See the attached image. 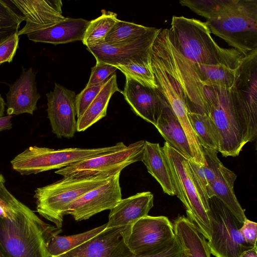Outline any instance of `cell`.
I'll return each mask as SVG.
<instances>
[{"instance_id":"7a4b0ae2","label":"cell","mask_w":257,"mask_h":257,"mask_svg":"<svg viewBox=\"0 0 257 257\" xmlns=\"http://www.w3.org/2000/svg\"><path fill=\"white\" fill-rule=\"evenodd\" d=\"M168 35L175 49L193 63L236 69L244 56L233 48L218 46L212 38L206 22L174 16Z\"/></svg>"},{"instance_id":"484cf974","label":"cell","mask_w":257,"mask_h":257,"mask_svg":"<svg viewBox=\"0 0 257 257\" xmlns=\"http://www.w3.org/2000/svg\"><path fill=\"white\" fill-rule=\"evenodd\" d=\"M187 63L199 79L206 85L230 89L234 82L236 69L223 65H206L193 63L185 58Z\"/></svg>"},{"instance_id":"52a82bcc","label":"cell","mask_w":257,"mask_h":257,"mask_svg":"<svg viewBox=\"0 0 257 257\" xmlns=\"http://www.w3.org/2000/svg\"><path fill=\"white\" fill-rule=\"evenodd\" d=\"M162 148L170 168L176 195L185 206L187 218L209 240L211 230L208 213L197 191L188 160L167 142Z\"/></svg>"},{"instance_id":"5bb4252c","label":"cell","mask_w":257,"mask_h":257,"mask_svg":"<svg viewBox=\"0 0 257 257\" xmlns=\"http://www.w3.org/2000/svg\"><path fill=\"white\" fill-rule=\"evenodd\" d=\"M120 173L113 175L104 184L80 196L68 208L66 215L80 221L105 210H110L122 199Z\"/></svg>"},{"instance_id":"f35d334b","label":"cell","mask_w":257,"mask_h":257,"mask_svg":"<svg viewBox=\"0 0 257 257\" xmlns=\"http://www.w3.org/2000/svg\"><path fill=\"white\" fill-rule=\"evenodd\" d=\"M12 115H10L0 117V132L10 130L12 127Z\"/></svg>"},{"instance_id":"83f0119b","label":"cell","mask_w":257,"mask_h":257,"mask_svg":"<svg viewBox=\"0 0 257 257\" xmlns=\"http://www.w3.org/2000/svg\"><path fill=\"white\" fill-rule=\"evenodd\" d=\"M188 117L201 147L218 152V133L209 115L188 111Z\"/></svg>"},{"instance_id":"e0dca14e","label":"cell","mask_w":257,"mask_h":257,"mask_svg":"<svg viewBox=\"0 0 257 257\" xmlns=\"http://www.w3.org/2000/svg\"><path fill=\"white\" fill-rule=\"evenodd\" d=\"M122 93L137 115L155 125L163 99L158 88L145 86L131 77L125 76Z\"/></svg>"},{"instance_id":"ab89813d","label":"cell","mask_w":257,"mask_h":257,"mask_svg":"<svg viewBox=\"0 0 257 257\" xmlns=\"http://www.w3.org/2000/svg\"><path fill=\"white\" fill-rule=\"evenodd\" d=\"M240 257H257L256 246L252 247L244 250Z\"/></svg>"},{"instance_id":"f546056e","label":"cell","mask_w":257,"mask_h":257,"mask_svg":"<svg viewBox=\"0 0 257 257\" xmlns=\"http://www.w3.org/2000/svg\"><path fill=\"white\" fill-rule=\"evenodd\" d=\"M101 15L89 21L82 41L87 47L104 42V39L113 25L117 22L115 13L102 10Z\"/></svg>"},{"instance_id":"ba28073f","label":"cell","mask_w":257,"mask_h":257,"mask_svg":"<svg viewBox=\"0 0 257 257\" xmlns=\"http://www.w3.org/2000/svg\"><path fill=\"white\" fill-rule=\"evenodd\" d=\"M230 94L246 143L251 142L257 136V49L243 58Z\"/></svg>"},{"instance_id":"5b68a950","label":"cell","mask_w":257,"mask_h":257,"mask_svg":"<svg viewBox=\"0 0 257 257\" xmlns=\"http://www.w3.org/2000/svg\"><path fill=\"white\" fill-rule=\"evenodd\" d=\"M123 142L109 147L91 149L69 148L52 149L31 146L11 162L13 169L21 175H30L60 169L85 159L125 148Z\"/></svg>"},{"instance_id":"3957f363","label":"cell","mask_w":257,"mask_h":257,"mask_svg":"<svg viewBox=\"0 0 257 257\" xmlns=\"http://www.w3.org/2000/svg\"><path fill=\"white\" fill-rule=\"evenodd\" d=\"M206 23L211 33L244 56L257 49L256 0H228L220 14Z\"/></svg>"},{"instance_id":"277c9868","label":"cell","mask_w":257,"mask_h":257,"mask_svg":"<svg viewBox=\"0 0 257 257\" xmlns=\"http://www.w3.org/2000/svg\"><path fill=\"white\" fill-rule=\"evenodd\" d=\"M111 176H71L35 191L37 211L61 228L68 207L85 193L105 183Z\"/></svg>"},{"instance_id":"1f68e13d","label":"cell","mask_w":257,"mask_h":257,"mask_svg":"<svg viewBox=\"0 0 257 257\" xmlns=\"http://www.w3.org/2000/svg\"><path fill=\"white\" fill-rule=\"evenodd\" d=\"M25 18L18 13L8 1L0 0V30H18Z\"/></svg>"},{"instance_id":"4316f807","label":"cell","mask_w":257,"mask_h":257,"mask_svg":"<svg viewBox=\"0 0 257 257\" xmlns=\"http://www.w3.org/2000/svg\"><path fill=\"white\" fill-rule=\"evenodd\" d=\"M159 29L118 20L104 39L106 44L123 45L134 42Z\"/></svg>"},{"instance_id":"9a60e30c","label":"cell","mask_w":257,"mask_h":257,"mask_svg":"<svg viewBox=\"0 0 257 257\" xmlns=\"http://www.w3.org/2000/svg\"><path fill=\"white\" fill-rule=\"evenodd\" d=\"M76 95L74 91L57 83L46 94L48 118L53 133L59 139L73 138L77 131Z\"/></svg>"},{"instance_id":"cb8c5ba5","label":"cell","mask_w":257,"mask_h":257,"mask_svg":"<svg viewBox=\"0 0 257 257\" xmlns=\"http://www.w3.org/2000/svg\"><path fill=\"white\" fill-rule=\"evenodd\" d=\"M173 225L186 257H211L207 241L187 217L179 216Z\"/></svg>"},{"instance_id":"7bdbcfd3","label":"cell","mask_w":257,"mask_h":257,"mask_svg":"<svg viewBox=\"0 0 257 257\" xmlns=\"http://www.w3.org/2000/svg\"><path fill=\"white\" fill-rule=\"evenodd\" d=\"M5 182V179L3 176L0 174V186L2 183H4Z\"/></svg>"},{"instance_id":"74e56055","label":"cell","mask_w":257,"mask_h":257,"mask_svg":"<svg viewBox=\"0 0 257 257\" xmlns=\"http://www.w3.org/2000/svg\"><path fill=\"white\" fill-rule=\"evenodd\" d=\"M13 213V209L11 204L0 196V219H10Z\"/></svg>"},{"instance_id":"e575fe53","label":"cell","mask_w":257,"mask_h":257,"mask_svg":"<svg viewBox=\"0 0 257 257\" xmlns=\"http://www.w3.org/2000/svg\"><path fill=\"white\" fill-rule=\"evenodd\" d=\"M117 69L113 65L101 62H96L91 68L89 81L85 87H90L106 81Z\"/></svg>"},{"instance_id":"f1b7e54d","label":"cell","mask_w":257,"mask_h":257,"mask_svg":"<svg viewBox=\"0 0 257 257\" xmlns=\"http://www.w3.org/2000/svg\"><path fill=\"white\" fill-rule=\"evenodd\" d=\"M106 228V223L88 231L76 234L54 235L48 244L50 257H57L81 244L95 236Z\"/></svg>"},{"instance_id":"4fadbf2b","label":"cell","mask_w":257,"mask_h":257,"mask_svg":"<svg viewBox=\"0 0 257 257\" xmlns=\"http://www.w3.org/2000/svg\"><path fill=\"white\" fill-rule=\"evenodd\" d=\"M131 225L106 228L76 247L57 257H135L126 239Z\"/></svg>"},{"instance_id":"8992f818","label":"cell","mask_w":257,"mask_h":257,"mask_svg":"<svg viewBox=\"0 0 257 257\" xmlns=\"http://www.w3.org/2000/svg\"><path fill=\"white\" fill-rule=\"evenodd\" d=\"M205 87L208 115L218 135V152L223 157H236L246 143L230 89L206 85Z\"/></svg>"},{"instance_id":"ac0fdd59","label":"cell","mask_w":257,"mask_h":257,"mask_svg":"<svg viewBox=\"0 0 257 257\" xmlns=\"http://www.w3.org/2000/svg\"><path fill=\"white\" fill-rule=\"evenodd\" d=\"M35 73L32 68L24 71L10 87L7 94V112L8 115L24 113L33 114L37 108L41 95L38 92Z\"/></svg>"},{"instance_id":"8fae6325","label":"cell","mask_w":257,"mask_h":257,"mask_svg":"<svg viewBox=\"0 0 257 257\" xmlns=\"http://www.w3.org/2000/svg\"><path fill=\"white\" fill-rule=\"evenodd\" d=\"M162 29L134 42L119 45H109L103 42L87 47L96 62L114 66L135 64L151 65L152 47Z\"/></svg>"},{"instance_id":"603a6c76","label":"cell","mask_w":257,"mask_h":257,"mask_svg":"<svg viewBox=\"0 0 257 257\" xmlns=\"http://www.w3.org/2000/svg\"><path fill=\"white\" fill-rule=\"evenodd\" d=\"M236 177L233 171L222 164L208 194L209 198L215 196L219 199L242 224L246 217L245 210L241 206L234 194L233 186Z\"/></svg>"},{"instance_id":"ffe728a7","label":"cell","mask_w":257,"mask_h":257,"mask_svg":"<svg viewBox=\"0 0 257 257\" xmlns=\"http://www.w3.org/2000/svg\"><path fill=\"white\" fill-rule=\"evenodd\" d=\"M89 21L82 19L66 18L52 26L28 34L29 40L34 42L53 45L82 41Z\"/></svg>"},{"instance_id":"836d02e7","label":"cell","mask_w":257,"mask_h":257,"mask_svg":"<svg viewBox=\"0 0 257 257\" xmlns=\"http://www.w3.org/2000/svg\"><path fill=\"white\" fill-rule=\"evenodd\" d=\"M106 81L101 84L85 87L78 94L76 95V109L77 119L84 113L90 104L99 93Z\"/></svg>"},{"instance_id":"b9f144b4","label":"cell","mask_w":257,"mask_h":257,"mask_svg":"<svg viewBox=\"0 0 257 257\" xmlns=\"http://www.w3.org/2000/svg\"><path fill=\"white\" fill-rule=\"evenodd\" d=\"M6 103L0 94V117L3 116Z\"/></svg>"},{"instance_id":"d4e9b609","label":"cell","mask_w":257,"mask_h":257,"mask_svg":"<svg viewBox=\"0 0 257 257\" xmlns=\"http://www.w3.org/2000/svg\"><path fill=\"white\" fill-rule=\"evenodd\" d=\"M118 87L116 76L112 74L106 81L99 93L90 104L82 115L77 120V131L83 132L106 116L109 101Z\"/></svg>"},{"instance_id":"6da1fadb","label":"cell","mask_w":257,"mask_h":257,"mask_svg":"<svg viewBox=\"0 0 257 257\" xmlns=\"http://www.w3.org/2000/svg\"><path fill=\"white\" fill-rule=\"evenodd\" d=\"M0 196L12 205L10 219H0V250L7 257H50L48 247L61 228L42 221L28 207L0 186Z\"/></svg>"},{"instance_id":"8d00e7d4","label":"cell","mask_w":257,"mask_h":257,"mask_svg":"<svg viewBox=\"0 0 257 257\" xmlns=\"http://www.w3.org/2000/svg\"><path fill=\"white\" fill-rule=\"evenodd\" d=\"M243 240L251 246H256L257 223L247 218L239 229Z\"/></svg>"},{"instance_id":"44dd1931","label":"cell","mask_w":257,"mask_h":257,"mask_svg":"<svg viewBox=\"0 0 257 257\" xmlns=\"http://www.w3.org/2000/svg\"><path fill=\"white\" fill-rule=\"evenodd\" d=\"M155 126L165 139V142L187 160L193 161V155L184 131L163 96L162 107Z\"/></svg>"},{"instance_id":"2e32d148","label":"cell","mask_w":257,"mask_h":257,"mask_svg":"<svg viewBox=\"0 0 257 257\" xmlns=\"http://www.w3.org/2000/svg\"><path fill=\"white\" fill-rule=\"evenodd\" d=\"M25 18L26 24L18 32L20 36L48 28L66 19L62 15L61 0H10Z\"/></svg>"},{"instance_id":"d6a6232c","label":"cell","mask_w":257,"mask_h":257,"mask_svg":"<svg viewBox=\"0 0 257 257\" xmlns=\"http://www.w3.org/2000/svg\"><path fill=\"white\" fill-rule=\"evenodd\" d=\"M135 257H186L181 244L176 237L166 244L157 249L135 255Z\"/></svg>"},{"instance_id":"7c38bea8","label":"cell","mask_w":257,"mask_h":257,"mask_svg":"<svg viewBox=\"0 0 257 257\" xmlns=\"http://www.w3.org/2000/svg\"><path fill=\"white\" fill-rule=\"evenodd\" d=\"M175 237L167 217L147 215L131 225L126 243L133 253L139 255L162 247Z\"/></svg>"},{"instance_id":"4dcf8cb0","label":"cell","mask_w":257,"mask_h":257,"mask_svg":"<svg viewBox=\"0 0 257 257\" xmlns=\"http://www.w3.org/2000/svg\"><path fill=\"white\" fill-rule=\"evenodd\" d=\"M125 76L131 77L141 84L156 89L158 88L151 65L135 64L115 66Z\"/></svg>"},{"instance_id":"30bf717a","label":"cell","mask_w":257,"mask_h":257,"mask_svg":"<svg viewBox=\"0 0 257 257\" xmlns=\"http://www.w3.org/2000/svg\"><path fill=\"white\" fill-rule=\"evenodd\" d=\"M145 144V140H140L123 149L83 160L55 173L63 177L112 176L128 165L142 161Z\"/></svg>"},{"instance_id":"9c48e42d","label":"cell","mask_w":257,"mask_h":257,"mask_svg":"<svg viewBox=\"0 0 257 257\" xmlns=\"http://www.w3.org/2000/svg\"><path fill=\"white\" fill-rule=\"evenodd\" d=\"M211 230L207 244L211 254L215 257H240L251 246L247 244L239 232L242 224L217 198L209 199L207 212Z\"/></svg>"},{"instance_id":"d590c367","label":"cell","mask_w":257,"mask_h":257,"mask_svg":"<svg viewBox=\"0 0 257 257\" xmlns=\"http://www.w3.org/2000/svg\"><path fill=\"white\" fill-rule=\"evenodd\" d=\"M16 32L0 41V65L11 62L19 46V36Z\"/></svg>"},{"instance_id":"ee69618b","label":"cell","mask_w":257,"mask_h":257,"mask_svg":"<svg viewBox=\"0 0 257 257\" xmlns=\"http://www.w3.org/2000/svg\"><path fill=\"white\" fill-rule=\"evenodd\" d=\"M0 257H7V256H6L0 250Z\"/></svg>"},{"instance_id":"7402d4cb","label":"cell","mask_w":257,"mask_h":257,"mask_svg":"<svg viewBox=\"0 0 257 257\" xmlns=\"http://www.w3.org/2000/svg\"><path fill=\"white\" fill-rule=\"evenodd\" d=\"M142 162L165 193L170 196L176 195L170 168L164 151L159 143L145 141Z\"/></svg>"},{"instance_id":"d6986e66","label":"cell","mask_w":257,"mask_h":257,"mask_svg":"<svg viewBox=\"0 0 257 257\" xmlns=\"http://www.w3.org/2000/svg\"><path fill=\"white\" fill-rule=\"evenodd\" d=\"M154 205V195L149 191L138 193L121 200L110 210L106 228L131 225L148 215Z\"/></svg>"},{"instance_id":"60d3db41","label":"cell","mask_w":257,"mask_h":257,"mask_svg":"<svg viewBox=\"0 0 257 257\" xmlns=\"http://www.w3.org/2000/svg\"><path fill=\"white\" fill-rule=\"evenodd\" d=\"M18 31V30H0V41L2 40L5 38L10 36L13 33Z\"/></svg>"}]
</instances>
